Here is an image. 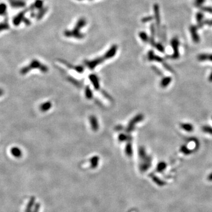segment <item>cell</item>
<instances>
[{
    "label": "cell",
    "mask_w": 212,
    "mask_h": 212,
    "mask_svg": "<svg viewBox=\"0 0 212 212\" xmlns=\"http://www.w3.org/2000/svg\"><path fill=\"white\" fill-rule=\"evenodd\" d=\"M172 46L174 49V55L173 56V58L178 59L179 57V52H178V47H179V41L177 39H174L171 41Z\"/></svg>",
    "instance_id": "1"
},
{
    "label": "cell",
    "mask_w": 212,
    "mask_h": 212,
    "mask_svg": "<svg viewBox=\"0 0 212 212\" xmlns=\"http://www.w3.org/2000/svg\"><path fill=\"white\" fill-rule=\"evenodd\" d=\"M190 32H191V37H192L193 40L194 42H196V43L199 42V35L197 34L196 28L195 27H194V26L191 27L190 28Z\"/></svg>",
    "instance_id": "2"
},
{
    "label": "cell",
    "mask_w": 212,
    "mask_h": 212,
    "mask_svg": "<svg viewBox=\"0 0 212 212\" xmlns=\"http://www.w3.org/2000/svg\"><path fill=\"white\" fill-rule=\"evenodd\" d=\"M180 127L183 130L188 132H191L194 130L193 126L190 123H182L180 125Z\"/></svg>",
    "instance_id": "3"
},
{
    "label": "cell",
    "mask_w": 212,
    "mask_h": 212,
    "mask_svg": "<svg viewBox=\"0 0 212 212\" xmlns=\"http://www.w3.org/2000/svg\"><path fill=\"white\" fill-rule=\"evenodd\" d=\"M198 59L200 61H206L209 60L212 62V54H202L199 56Z\"/></svg>",
    "instance_id": "4"
},
{
    "label": "cell",
    "mask_w": 212,
    "mask_h": 212,
    "mask_svg": "<svg viewBox=\"0 0 212 212\" xmlns=\"http://www.w3.org/2000/svg\"><path fill=\"white\" fill-rule=\"evenodd\" d=\"M171 81V78L170 77L165 78L162 81V83H161L162 86L163 87H166L169 84V83H170Z\"/></svg>",
    "instance_id": "5"
},
{
    "label": "cell",
    "mask_w": 212,
    "mask_h": 212,
    "mask_svg": "<svg viewBox=\"0 0 212 212\" xmlns=\"http://www.w3.org/2000/svg\"><path fill=\"white\" fill-rule=\"evenodd\" d=\"M12 154L14 155V156L16 157H20L21 155V152L20 150H19L17 148H14L12 149V151H11Z\"/></svg>",
    "instance_id": "6"
},
{
    "label": "cell",
    "mask_w": 212,
    "mask_h": 212,
    "mask_svg": "<svg viewBox=\"0 0 212 212\" xmlns=\"http://www.w3.org/2000/svg\"><path fill=\"white\" fill-rule=\"evenodd\" d=\"M202 130L204 133H208L210 134H212V127H211L210 126H203V127H202Z\"/></svg>",
    "instance_id": "7"
},
{
    "label": "cell",
    "mask_w": 212,
    "mask_h": 212,
    "mask_svg": "<svg viewBox=\"0 0 212 212\" xmlns=\"http://www.w3.org/2000/svg\"><path fill=\"white\" fill-rule=\"evenodd\" d=\"M7 11V6L6 4H0V15H4Z\"/></svg>",
    "instance_id": "8"
},
{
    "label": "cell",
    "mask_w": 212,
    "mask_h": 212,
    "mask_svg": "<svg viewBox=\"0 0 212 212\" xmlns=\"http://www.w3.org/2000/svg\"><path fill=\"white\" fill-rule=\"evenodd\" d=\"M180 151L183 153L185 154H190L192 153V151L190 150L187 147H186L185 146H182L180 148Z\"/></svg>",
    "instance_id": "9"
},
{
    "label": "cell",
    "mask_w": 212,
    "mask_h": 212,
    "mask_svg": "<svg viewBox=\"0 0 212 212\" xmlns=\"http://www.w3.org/2000/svg\"><path fill=\"white\" fill-rule=\"evenodd\" d=\"M205 0H195L194 1V4L197 7H200L202 6V4H203Z\"/></svg>",
    "instance_id": "10"
},
{
    "label": "cell",
    "mask_w": 212,
    "mask_h": 212,
    "mask_svg": "<svg viewBox=\"0 0 212 212\" xmlns=\"http://www.w3.org/2000/svg\"><path fill=\"white\" fill-rule=\"evenodd\" d=\"M209 81L210 82H212V72L211 73V74H210V76L209 77Z\"/></svg>",
    "instance_id": "11"
},
{
    "label": "cell",
    "mask_w": 212,
    "mask_h": 212,
    "mask_svg": "<svg viewBox=\"0 0 212 212\" xmlns=\"http://www.w3.org/2000/svg\"><path fill=\"white\" fill-rule=\"evenodd\" d=\"M208 179H209V180H210V181H212V173H211V174L209 176V177H208Z\"/></svg>",
    "instance_id": "12"
}]
</instances>
